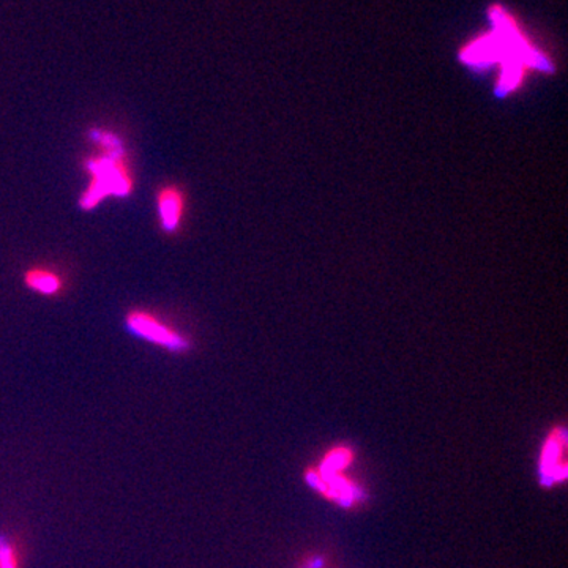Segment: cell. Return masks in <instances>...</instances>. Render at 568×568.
<instances>
[{
  "label": "cell",
  "instance_id": "6da1fadb",
  "mask_svg": "<svg viewBox=\"0 0 568 568\" xmlns=\"http://www.w3.org/2000/svg\"><path fill=\"white\" fill-rule=\"evenodd\" d=\"M89 138L93 149L82 162L89 183L78 200V205L84 212L95 211L108 197L125 200L136 189L125 141L108 129H91Z\"/></svg>",
  "mask_w": 568,
  "mask_h": 568
},
{
  "label": "cell",
  "instance_id": "7a4b0ae2",
  "mask_svg": "<svg viewBox=\"0 0 568 568\" xmlns=\"http://www.w3.org/2000/svg\"><path fill=\"white\" fill-rule=\"evenodd\" d=\"M125 331L134 338L148 343L171 355H185L193 349V342L189 335L183 334L178 325L170 320L153 312V310L134 306L123 317Z\"/></svg>",
  "mask_w": 568,
  "mask_h": 568
},
{
  "label": "cell",
  "instance_id": "3957f363",
  "mask_svg": "<svg viewBox=\"0 0 568 568\" xmlns=\"http://www.w3.org/2000/svg\"><path fill=\"white\" fill-rule=\"evenodd\" d=\"M156 216L163 234L174 237L181 233L186 212L189 194L178 183H164L155 193Z\"/></svg>",
  "mask_w": 568,
  "mask_h": 568
},
{
  "label": "cell",
  "instance_id": "277c9868",
  "mask_svg": "<svg viewBox=\"0 0 568 568\" xmlns=\"http://www.w3.org/2000/svg\"><path fill=\"white\" fill-rule=\"evenodd\" d=\"M22 284L26 290L41 297H61L67 290V280L59 268L47 264H33L22 272Z\"/></svg>",
  "mask_w": 568,
  "mask_h": 568
},
{
  "label": "cell",
  "instance_id": "5b68a950",
  "mask_svg": "<svg viewBox=\"0 0 568 568\" xmlns=\"http://www.w3.org/2000/svg\"><path fill=\"white\" fill-rule=\"evenodd\" d=\"M566 432L564 428L552 429L541 452V478L545 481H564L567 477L566 466Z\"/></svg>",
  "mask_w": 568,
  "mask_h": 568
},
{
  "label": "cell",
  "instance_id": "8992f818",
  "mask_svg": "<svg viewBox=\"0 0 568 568\" xmlns=\"http://www.w3.org/2000/svg\"><path fill=\"white\" fill-rule=\"evenodd\" d=\"M24 549L20 541L9 532L0 530V568H22Z\"/></svg>",
  "mask_w": 568,
  "mask_h": 568
}]
</instances>
